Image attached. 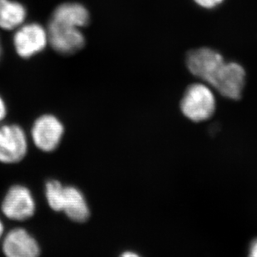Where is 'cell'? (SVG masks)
Instances as JSON below:
<instances>
[{
	"label": "cell",
	"instance_id": "obj_6",
	"mask_svg": "<svg viewBox=\"0 0 257 257\" xmlns=\"http://www.w3.org/2000/svg\"><path fill=\"white\" fill-rule=\"evenodd\" d=\"M47 30L49 45L61 55L74 54L85 44V39L79 28L50 20Z\"/></svg>",
	"mask_w": 257,
	"mask_h": 257
},
{
	"label": "cell",
	"instance_id": "obj_11",
	"mask_svg": "<svg viewBox=\"0 0 257 257\" xmlns=\"http://www.w3.org/2000/svg\"><path fill=\"white\" fill-rule=\"evenodd\" d=\"M50 20L80 29L89 23V15L86 8L80 4L65 3L55 9Z\"/></svg>",
	"mask_w": 257,
	"mask_h": 257
},
{
	"label": "cell",
	"instance_id": "obj_14",
	"mask_svg": "<svg viewBox=\"0 0 257 257\" xmlns=\"http://www.w3.org/2000/svg\"><path fill=\"white\" fill-rule=\"evenodd\" d=\"M194 1L200 7L207 9V10H211V9L218 7L225 0H194Z\"/></svg>",
	"mask_w": 257,
	"mask_h": 257
},
{
	"label": "cell",
	"instance_id": "obj_8",
	"mask_svg": "<svg viewBox=\"0 0 257 257\" xmlns=\"http://www.w3.org/2000/svg\"><path fill=\"white\" fill-rule=\"evenodd\" d=\"M2 210L5 216L11 220H28L35 214V200L27 187L15 185L5 195Z\"/></svg>",
	"mask_w": 257,
	"mask_h": 257
},
{
	"label": "cell",
	"instance_id": "obj_7",
	"mask_svg": "<svg viewBox=\"0 0 257 257\" xmlns=\"http://www.w3.org/2000/svg\"><path fill=\"white\" fill-rule=\"evenodd\" d=\"M225 62L222 55L211 48L191 50L186 57L189 71L208 84Z\"/></svg>",
	"mask_w": 257,
	"mask_h": 257
},
{
	"label": "cell",
	"instance_id": "obj_9",
	"mask_svg": "<svg viewBox=\"0 0 257 257\" xmlns=\"http://www.w3.org/2000/svg\"><path fill=\"white\" fill-rule=\"evenodd\" d=\"M3 250L6 257H39L40 246L26 230L17 228L5 238Z\"/></svg>",
	"mask_w": 257,
	"mask_h": 257
},
{
	"label": "cell",
	"instance_id": "obj_19",
	"mask_svg": "<svg viewBox=\"0 0 257 257\" xmlns=\"http://www.w3.org/2000/svg\"><path fill=\"white\" fill-rule=\"evenodd\" d=\"M3 232H4V225H3L1 220H0V238L2 236Z\"/></svg>",
	"mask_w": 257,
	"mask_h": 257
},
{
	"label": "cell",
	"instance_id": "obj_10",
	"mask_svg": "<svg viewBox=\"0 0 257 257\" xmlns=\"http://www.w3.org/2000/svg\"><path fill=\"white\" fill-rule=\"evenodd\" d=\"M27 9L16 0H0V30L15 31L27 20Z\"/></svg>",
	"mask_w": 257,
	"mask_h": 257
},
{
	"label": "cell",
	"instance_id": "obj_1",
	"mask_svg": "<svg viewBox=\"0 0 257 257\" xmlns=\"http://www.w3.org/2000/svg\"><path fill=\"white\" fill-rule=\"evenodd\" d=\"M181 111L191 121H205L215 114L216 99L209 84L195 83L186 89L181 99Z\"/></svg>",
	"mask_w": 257,
	"mask_h": 257
},
{
	"label": "cell",
	"instance_id": "obj_17",
	"mask_svg": "<svg viewBox=\"0 0 257 257\" xmlns=\"http://www.w3.org/2000/svg\"><path fill=\"white\" fill-rule=\"evenodd\" d=\"M120 257H141L140 255H137L136 253L131 252V251H127L122 254Z\"/></svg>",
	"mask_w": 257,
	"mask_h": 257
},
{
	"label": "cell",
	"instance_id": "obj_15",
	"mask_svg": "<svg viewBox=\"0 0 257 257\" xmlns=\"http://www.w3.org/2000/svg\"><path fill=\"white\" fill-rule=\"evenodd\" d=\"M9 109H8V104L4 99V97L0 94V124L5 122L7 118Z\"/></svg>",
	"mask_w": 257,
	"mask_h": 257
},
{
	"label": "cell",
	"instance_id": "obj_16",
	"mask_svg": "<svg viewBox=\"0 0 257 257\" xmlns=\"http://www.w3.org/2000/svg\"><path fill=\"white\" fill-rule=\"evenodd\" d=\"M249 257H257V240L252 243L250 246V255Z\"/></svg>",
	"mask_w": 257,
	"mask_h": 257
},
{
	"label": "cell",
	"instance_id": "obj_3",
	"mask_svg": "<svg viewBox=\"0 0 257 257\" xmlns=\"http://www.w3.org/2000/svg\"><path fill=\"white\" fill-rule=\"evenodd\" d=\"M30 138L25 128L18 124H0V163L15 165L27 156Z\"/></svg>",
	"mask_w": 257,
	"mask_h": 257
},
{
	"label": "cell",
	"instance_id": "obj_12",
	"mask_svg": "<svg viewBox=\"0 0 257 257\" xmlns=\"http://www.w3.org/2000/svg\"><path fill=\"white\" fill-rule=\"evenodd\" d=\"M63 211L74 221L84 222L89 218V210L84 195L73 186L64 188Z\"/></svg>",
	"mask_w": 257,
	"mask_h": 257
},
{
	"label": "cell",
	"instance_id": "obj_4",
	"mask_svg": "<svg viewBox=\"0 0 257 257\" xmlns=\"http://www.w3.org/2000/svg\"><path fill=\"white\" fill-rule=\"evenodd\" d=\"M64 133V124L57 116L41 114L33 122L30 139L38 150L49 153L59 147Z\"/></svg>",
	"mask_w": 257,
	"mask_h": 257
},
{
	"label": "cell",
	"instance_id": "obj_2",
	"mask_svg": "<svg viewBox=\"0 0 257 257\" xmlns=\"http://www.w3.org/2000/svg\"><path fill=\"white\" fill-rule=\"evenodd\" d=\"M12 45L20 59L30 60L42 53L49 45L47 29L39 23L25 22L14 31Z\"/></svg>",
	"mask_w": 257,
	"mask_h": 257
},
{
	"label": "cell",
	"instance_id": "obj_18",
	"mask_svg": "<svg viewBox=\"0 0 257 257\" xmlns=\"http://www.w3.org/2000/svg\"><path fill=\"white\" fill-rule=\"evenodd\" d=\"M3 50H4V48H3L2 40H1V37H0V61L2 60Z\"/></svg>",
	"mask_w": 257,
	"mask_h": 257
},
{
	"label": "cell",
	"instance_id": "obj_13",
	"mask_svg": "<svg viewBox=\"0 0 257 257\" xmlns=\"http://www.w3.org/2000/svg\"><path fill=\"white\" fill-rule=\"evenodd\" d=\"M64 188L65 186L55 180L48 181L45 186V195L48 203L55 211H62Z\"/></svg>",
	"mask_w": 257,
	"mask_h": 257
},
{
	"label": "cell",
	"instance_id": "obj_5",
	"mask_svg": "<svg viewBox=\"0 0 257 257\" xmlns=\"http://www.w3.org/2000/svg\"><path fill=\"white\" fill-rule=\"evenodd\" d=\"M246 72L240 63L225 62L210 83L222 96L237 100L242 96L245 88Z\"/></svg>",
	"mask_w": 257,
	"mask_h": 257
}]
</instances>
